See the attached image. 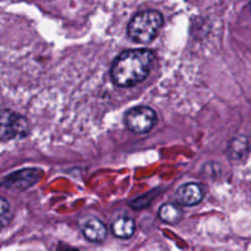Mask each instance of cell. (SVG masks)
<instances>
[{
	"mask_svg": "<svg viewBox=\"0 0 251 251\" xmlns=\"http://www.w3.org/2000/svg\"><path fill=\"white\" fill-rule=\"evenodd\" d=\"M154 54L150 49H130L120 54L110 70L113 82L119 87H131L142 82L153 64Z\"/></svg>",
	"mask_w": 251,
	"mask_h": 251,
	"instance_id": "obj_1",
	"label": "cell"
},
{
	"mask_svg": "<svg viewBox=\"0 0 251 251\" xmlns=\"http://www.w3.org/2000/svg\"><path fill=\"white\" fill-rule=\"evenodd\" d=\"M163 26V16L157 10H147L135 15L127 26V34L136 43L146 44L156 38Z\"/></svg>",
	"mask_w": 251,
	"mask_h": 251,
	"instance_id": "obj_2",
	"label": "cell"
},
{
	"mask_svg": "<svg viewBox=\"0 0 251 251\" xmlns=\"http://www.w3.org/2000/svg\"><path fill=\"white\" fill-rule=\"evenodd\" d=\"M125 125L134 134H147L157 124V114L146 105L134 107L125 113Z\"/></svg>",
	"mask_w": 251,
	"mask_h": 251,
	"instance_id": "obj_3",
	"label": "cell"
},
{
	"mask_svg": "<svg viewBox=\"0 0 251 251\" xmlns=\"http://www.w3.org/2000/svg\"><path fill=\"white\" fill-rule=\"evenodd\" d=\"M28 134V122L25 117L9 109L0 110V140L10 141Z\"/></svg>",
	"mask_w": 251,
	"mask_h": 251,
	"instance_id": "obj_4",
	"label": "cell"
},
{
	"mask_svg": "<svg viewBox=\"0 0 251 251\" xmlns=\"http://www.w3.org/2000/svg\"><path fill=\"white\" fill-rule=\"evenodd\" d=\"M43 172L37 168H27L15 172L2 180L1 185L12 190H26L41 180Z\"/></svg>",
	"mask_w": 251,
	"mask_h": 251,
	"instance_id": "obj_5",
	"label": "cell"
},
{
	"mask_svg": "<svg viewBox=\"0 0 251 251\" xmlns=\"http://www.w3.org/2000/svg\"><path fill=\"white\" fill-rule=\"evenodd\" d=\"M205 191L203 188L198 183H188L185 185H181L176 190V202L184 206H194L201 202L203 199Z\"/></svg>",
	"mask_w": 251,
	"mask_h": 251,
	"instance_id": "obj_6",
	"label": "cell"
},
{
	"mask_svg": "<svg viewBox=\"0 0 251 251\" xmlns=\"http://www.w3.org/2000/svg\"><path fill=\"white\" fill-rule=\"evenodd\" d=\"M82 233L90 242L100 243L107 237V228L97 218H88L83 222Z\"/></svg>",
	"mask_w": 251,
	"mask_h": 251,
	"instance_id": "obj_7",
	"label": "cell"
},
{
	"mask_svg": "<svg viewBox=\"0 0 251 251\" xmlns=\"http://www.w3.org/2000/svg\"><path fill=\"white\" fill-rule=\"evenodd\" d=\"M249 139L247 136L234 137L232 141L228 145L227 154L229 157L230 161L233 162H240L247 157L248 152H249Z\"/></svg>",
	"mask_w": 251,
	"mask_h": 251,
	"instance_id": "obj_8",
	"label": "cell"
},
{
	"mask_svg": "<svg viewBox=\"0 0 251 251\" xmlns=\"http://www.w3.org/2000/svg\"><path fill=\"white\" fill-rule=\"evenodd\" d=\"M112 233L120 239H127L132 237L135 233V221L126 216L119 217L113 222Z\"/></svg>",
	"mask_w": 251,
	"mask_h": 251,
	"instance_id": "obj_9",
	"label": "cell"
},
{
	"mask_svg": "<svg viewBox=\"0 0 251 251\" xmlns=\"http://www.w3.org/2000/svg\"><path fill=\"white\" fill-rule=\"evenodd\" d=\"M158 216L163 222L168 223V225H178L181 218H183V212H181L180 207L178 205L169 202L161 206L158 211Z\"/></svg>",
	"mask_w": 251,
	"mask_h": 251,
	"instance_id": "obj_10",
	"label": "cell"
},
{
	"mask_svg": "<svg viewBox=\"0 0 251 251\" xmlns=\"http://www.w3.org/2000/svg\"><path fill=\"white\" fill-rule=\"evenodd\" d=\"M10 220H11V212H10L9 202L0 196V229L6 227Z\"/></svg>",
	"mask_w": 251,
	"mask_h": 251,
	"instance_id": "obj_11",
	"label": "cell"
}]
</instances>
